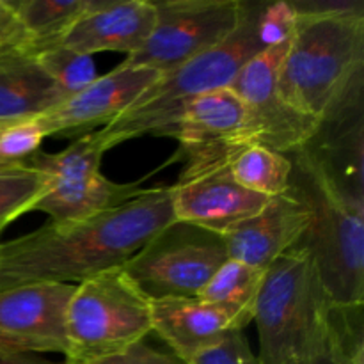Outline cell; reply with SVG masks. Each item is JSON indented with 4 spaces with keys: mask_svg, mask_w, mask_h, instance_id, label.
I'll use <instances>...</instances> for the list:
<instances>
[{
    "mask_svg": "<svg viewBox=\"0 0 364 364\" xmlns=\"http://www.w3.org/2000/svg\"><path fill=\"white\" fill-rule=\"evenodd\" d=\"M171 223V187L144 188L119 208L84 220H50L0 244V290L32 283L77 284L123 267Z\"/></svg>",
    "mask_w": 364,
    "mask_h": 364,
    "instance_id": "obj_1",
    "label": "cell"
},
{
    "mask_svg": "<svg viewBox=\"0 0 364 364\" xmlns=\"http://www.w3.org/2000/svg\"><path fill=\"white\" fill-rule=\"evenodd\" d=\"M288 156V191L311 213V226L297 247L311 256L336 308H363L364 181L341 173L309 144Z\"/></svg>",
    "mask_w": 364,
    "mask_h": 364,
    "instance_id": "obj_2",
    "label": "cell"
},
{
    "mask_svg": "<svg viewBox=\"0 0 364 364\" xmlns=\"http://www.w3.org/2000/svg\"><path fill=\"white\" fill-rule=\"evenodd\" d=\"M297 23L279 70V92L322 123L363 92V4L294 2Z\"/></svg>",
    "mask_w": 364,
    "mask_h": 364,
    "instance_id": "obj_3",
    "label": "cell"
},
{
    "mask_svg": "<svg viewBox=\"0 0 364 364\" xmlns=\"http://www.w3.org/2000/svg\"><path fill=\"white\" fill-rule=\"evenodd\" d=\"M262 2L245 0L244 16L237 31L208 52L187 60L153 82L134 105L116 121L100 128V137L112 149L142 135L174 137L185 103L206 92L231 87L238 71L263 48L258 38V11Z\"/></svg>",
    "mask_w": 364,
    "mask_h": 364,
    "instance_id": "obj_4",
    "label": "cell"
},
{
    "mask_svg": "<svg viewBox=\"0 0 364 364\" xmlns=\"http://www.w3.org/2000/svg\"><path fill=\"white\" fill-rule=\"evenodd\" d=\"M334 304L311 256L294 247L265 269L252 322L262 364H284L311 350L326 334Z\"/></svg>",
    "mask_w": 364,
    "mask_h": 364,
    "instance_id": "obj_5",
    "label": "cell"
},
{
    "mask_svg": "<svg viewBox=\"0 0 364 364\" xmlns=\"http://www.w3.org/2000/svg\"><path fill=\"white\" fill-rule=\"evenodd\" d=\"M151 333V299L123 267L75 284L66 309L64 364H95L144 341Z\"/></svg>",
    "mask_w": 364,
    "mask_h": 364,
    "instance_id": "obj_6",
    "label": "cell"
},
{
    "mask_svg": "<svg viewBox=\"0 0 364 364\" xmlns=\"http://www.w3.org/2000/svg\"><path fill=\"white\" fill-rule=\"evenodd\" d=\"M107 151L98 130H92L63 151L36 153L28 166L45 176V191L31 212L46 213L55 223L84 220L137 198L144 191L137 183H116L100 173Z\"/></svg>",
    "mask_w": 364,
    "mask_h": 364,
    "instance_id": "obj_7",
    "label": "cell"
},
{
    "mask_svg": "<svg viewBox=\"0 0 364 364\" xmlns=\"http://www.w3.org/2000/svg\"><path fill=\"white\" fill-rule=\"evenodd\" d=\"M226 259L223 235L174 220L128 259L123 270L151 301L198 297Z\"/></svg>",
    "mask_w": 364,
    "mask_h": 364,
    "instance_id": "obj_8",
    "label": "cell"
},
{
    "mask_svg": "<svg viewBox=\"0 0 364 364\" xmlns=\"http://www.w3.org/2000/svg\"><path fill=\"white\" fill-rule=\"evenodd\" d=\"M144 45L123 60L166 75L226 41L240 25L245 0H160Z\"/></svg>",
    "mask_w": 364,
    "mask_h": 364,
    "instance_id": "obj_9",
    "label": "cell"
},
{
    "mask_svg": "<svg viewBox=\"0 0 364 364\" xmlns=\"http://www.w3.org/2000/svg\"><path fill=\"white\" fill-rule=\"evenodd\" d=\"M288 43L256 53L231 84L245 107L255 144L283 155H290L308 144L322 124L315 117L294 109L279 92L277 80Z\"/></svg>",
    "mask_w": 364,
    "mask_h": 364,
    "instance_id": "obj_10",
    "label": "cell"
},
{
    "mask_svg": "<svg viewBox=\"0 0 364 364\" xmlns=\"http://www.w3.org/2000/svg\"><path fill=\"white\" fill-rule=\"evenodd\" d=\"M173 139L180 142L187 160L183 173L228 164L238 149L255 144L244 103L231 87L206 92L185 103Z\"/></svg>",
    "mask_w": 364,
    "mask_h": 364,
    "instance_id": "obj_11",
    "label": "cell"
},
{
    "mask_svg": "<svg viewBox=\"0 0 364 364\" xmlns=\"http://www.w3.org/2000/svg\"><path fill=\"white\" fill-rule=\"evenodd\" d=\"M75 284L32 283L0 290V348L23 354L66 350V309Z\"/></svg>",
    "mask_w": 364,
    "mask_h": 364,
    "instance_id": "obj_12",
    "label": "cell"
},
{
    "mask_svg": "<svg viewBox=\"0 0 364 364\" xmlns=\"http://www.w3.org/2000/svg\"><path fill=\"white\" fill-rule=\"evenodd\" d=\"M162 75L141 66L121 63L116 70L100 75L75 95L66 96L53 109L39 116L46 137L89 134L116 121L135 100Z\"/></svg>",
    "mask_w": 364,
    "mask_h": 364,
    "instance_id": "obj_13",
    "label": "cell"
},
{
    "mask_svg": "<svg viewBox=\"0 0 364 364\" xmlns=\"http://www.w3.org/2000/svg\"><path fill=\"white\" fill-rule=\"evenodd\" d=\"M171 191L174 220L219 235L258 213L269 201V198L240 187L231 176L228 164L183 173Z\"/></svg>",
    "mask_w": 364,
    "mask_h": 364,
    "instance_id": "obj_14",
    "label": "cell"
},
{
    "mask_svg": "<svg viewBox=\"0 0 364 364\" xmlns=\"http://www.w3.org/2000/svg\"><path fill=\"white\" fill-rule=\"evenodd\" d=\"M311 226V213L290 191L270 198L249 219L223 233L228 259L265 270L284 252L297 247Z\"/></svg>",
    "mask_w": 364,
    "mask_h": 364,
    "instance_id": "obj_15",
    "label": "cell"
},
{
    "mask_svg": "<svg viewBox=\"0 0 364 364\" xmlns=\"http://www.w3.org/2000/svg\"><path fill=\"white\" fill-rule=\"evenodd\" d=\"M244 329V323L233 311L198 297H164L151 301V331L187 364L220 343L228 333Z\"/></svg>",
    "mask_w": 364,
    "mask_h": 364,
    "instance_id": "obj_16",
    "label": "cell"
},
{
    "mask_svg": "<svg viewBox=\"0 0 364 364\" xmlns=\"http://www.w3.org/2000/svg\"><path fill=\"white\" fill-rule=\"evenodd\" d=\"M151 0H95L59 45L95 55L100 52H137L155 25Z\"/></svg>",
    "mask_w": 364,
    "mask_h": 364,
    "instance_id": "obj_17",
    "label": "cell"
},
{
    "mask_svg": "<svg viewBox=\"0 0 364 364\" xmlns=\"http://www.w3.org/2000/svg\"><path fill=\"white\" fill-rule=\"evenodd\" d=\"M64 98L31 53H0V124L43 116Z\"/></svg>",
    "mask_w": 364,
    "mask_h": 364,
    "instance_id": "obj_18",
    "label": "cell"
},
{
    "mask_svg": "<svg viewBox=\"0 0 364 364\" xmlns=\"http://www.w3.org/2000/svg\"><path fill=\"white\" fill-rule=\"evenodd\" d=\"M95 0H20L13 2L18 18L28 36L32 53L59 45L70 28L91 9Z\"/></svg>",
    "mask_w": 364,
    "mask_h": 364,
    "instance_id": "obj_19",
    "label": "cell"
},
{
    "mask_svg": "<svg viewBox=\"0 0 364 364\" xmlns=\"http://www.w3.org/2000/svg\"><path fill=\"white\" fill-rule=\"evenodd\" d=\"M228 167L240 187L263 198L283 196L290 187V156L265 146H244L228 160Z\"/></svg>",
    "mask_w": 364,
    "mask_h": 364,
    "instance_id": "obj_20",
    "label": "cell"
},
{
    "mask_svg": "<svg viewBox=\"0 0 364 364\" xmlns=\"http://www.w3.org/2000/svg\"><path fill=\"white\" fill-rule=\"evenodd\" d=\"M263 276L265 270L226 259L199 291L198 299L230 309L240 318L244 327H247L252 322Z\"/></svg>",
    "mask_w": 364,
    "mask_h": 364,
    "instance_id": "obj_21",
    "label": "cell"
},
{
    "mask_svg": "<svg viewBox=\"0 0 364 364\" xmlns=\"http://www.w3.org/2000/svg\"><path fill=\"white\" fill-rule=\"evenodd\" d=\"M363 308H336L318 343L304 355L284 364H354L364 355Z\"/></svg>",
    "mask_w": 364,
    "mask_h": 364,
    "instance_id": "obj_22",
    "label": "cell"
},
{
    "mask_svg": "<svg viewBox=\"0 0 364 364\" xmlns=\"http://www.w3.org/2000/svg\"><path fill=\"white\" fill-rule=\"evenodd\" d=\"M41 70L66 96L75 95L100 77L91 55L64 45H52L31 53Z\"/></svg>",
    "mask_w": 364,
    "mask_h": 364,
    "instance_id": "obj_23",
    "label": "cell"
},
{
    "mask_svg": "<svg viewBox=\"0 0 364 364\" xmlns=\"http://www.w3.org/2000/svg\"><path fill=\"white\" fill-rule=\"evenodd\" d=\"M45 191V176L28 164L0 167V233L23 213H28Z\"/></svg>",
    "mask_w": 364,
    "mask_h": 364,
    "instance_id": "obj_24",
    "label": "cell"
},
{
    "mask_svg": "<svg viewBox=\"0 0 364 364\" xmlns=\"http://www.w3.org/2000/svg\"><path fill=\"white\" fill-rule=\"evenodd\" d=\"M46 139L39 117L0 124V167L25 166Z\"/></svg>",
    "mask_w": 364,
    "mask_h": 364,
    "instance_id": "obj_25",
    "label": "cell"
},
{
    "mask_svg": "<svg viewBox=\"0 0 364 364\" xmlns=\"http://www.w3.org/2000/svg\"><path fill=\"white\" fill-rule=\"evenodd\" d=\"M295 23H297V9L294 2H262L256 28L263 48H272L290 41Z\"/></svg>",
    "mask_w": 364,
    "mask_h": 364,
    "instance_id": "obj_26",
    "label": "cell"
},
{
    "mask_svg": "<svg viewBox=\"0 0 364 364\" xmlns=\"http://www.w3.org/2000/svg\"><path fill=\"white\" fill-rule=\"evenodd\" d=\"M191 364H262L251 350L244 331H231L220 343L199 354Z\"/></svg>",
    "mask_w": 364,
    "mask_h": 364,
    "instance_id": "obj_27",
    "label": "cell"
},
{
    "mask_svg": "<svg viewBox=\"0 0 364 364\" xmlns=\"http://www.w3.org/2000/svg\"><path fill=\"white\" fill-rule=\"evenodd\" d=\"M27 48L28 36L18 18L13 2L0 0V53Z\"/></svg>",
    "mask_w": 364,
    "mask_h": 364,
    "instance_id": "obj_28",
    "label": "cell"
},
{
    "mask_svg": "<svg viewBox=\"0 0 364 364\" xmlns=\"http://www.w3.org/2000/svg\"><path fill=\"white\" fill-rule=\"evenodd\" d=\"M95 364H187L181 361L173 352H162L149 347L144 341L132 345L127 350L112 355V358L102 359Z\"/></svg>",
    "mask_w": 364,
    "mask_h": 364,
    "instance_id": "obj_29",
    "label": "cell"
},
{
    "mask_svg": "<svg viewBox=\"0 0 364 364\" xmlns=\"http://www.w3.org/2000/svg\"><path fill=\"white\" fill-rule=\"evenodd\" d=\"M0 364H57L43 359L36 354H23V352H9L0 348Z\"/></svg>",
    "mask_w": 364,
    "mask_h": 364,
    "instance_id": "obj_30",
    "label": "cell"
},
{
    "mask_svg": "<svg viewBox=\"0 0 364 364\" xmlns=\"http://www.w3.org/2000/svg\"><path fill=\"white\" fill-rule=\"evenodd\" d=\"M354 364H364V355H361V358H358V359H355Z\"/></svg>",
    "mask_w": 364,
    "mask_h": 364,
    "instance_id": "obj_31",
    "label": "cell"
}]
</instances>
